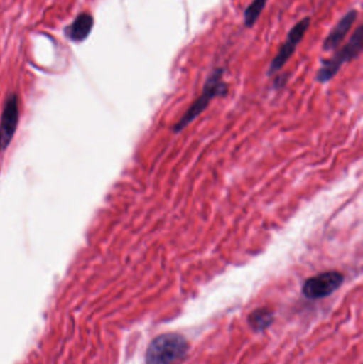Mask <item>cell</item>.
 I'll return each mask as SVG.
<instances>
[{"label":"cell","instance_id":"cell-5","mask_svg":"<svg viewBox=\"0 0 363 364\" xmlns=\"http://www.w3.org/2000/svg\"><path fill=\"white\" fill-rule=\"evenodd\" d=\"M345 279L340 272H324L306 280L303 286V294L308 299H325L339 290Z\"/></svg>","mask_w":363,"mask_h":364},{"label":"cell","instance_id":"cell-1","mask_svg":"<svg viewBox=\"0 0 363 364\" xmlns=\"http://www.w3.org/2000/svg\"><path fill=\"white\" fill-rule=\"evenodd\" d=\"M190 344L185 336L166 333L149 343L145 354L146 364H180L189 353Z\"/></svg>","mask_w":363,"mask_h":364},{"label":"cell","instance_id":"cell-7","mask_svg":"<svg viewBox=\"0 0 363 364\" xmlns=\"http://www.w3.org/2000/svg\"><path fill=\"white\" fill-rule=\"evenodd\" d=\"M358 15H359V12L356 9H352L349 12L345 13L326 36L323 45H322V49L326 53L336 50L340 46L341 43L345 40L353 26L355 25Z\"/></svg>","mask_w":363,"mask_h":364},{"label":"cell","instance_id":"cell-8","mask_svg":"<svg viewBox=\"0 0 363 364\" xmlns=\"http://www.w3.org/2000/svg\"><path fill=\"white\" fill-rule=\"evenodd\" d=\"M94 18L90 13H80L65 29V34L72 42H83L91 33Z\"/></svg>","mask_w":363,"mask_h":364},{"label":"cell","instance_id":"cell-3","mask_svg":"<svg viewBox=\"0 0 363 364\" xmlns=\"http://www.w3.org/2000/svg\"><path fill=\"white\" fill-rule=\"evenodd\" d=\"M363 27L362 25L356 28L355 32L352 34L349 42L336 51L332 57L324 59L321 61L319 70H318L315 80L319 83H326L335 78L342 65L345 63L358 59L362 53L363 44Z\"/></svg>","mask_w":363,"mask_h":364},{"label":"cell","instance_id":"cell-9","mask_svg":"<svg viewBox=\"0 0 363 364\" xmlns=\"http://www.w3.org/2000/svg\"><path fill=\"white\" fill-rule=\"evenodd\" d=\"M275 316L274 312L269 308H258V309L254 310L247 318L249 327L253 329L254 331H264L268 329L271 325L274 323Z\"/></svg>","mask_w":363,"mask_h":364},{"label":"cell","instance_id":"cell-4","mask_svg":"<svg viewBox=\"0 0 363 364\" xmlns=\"http://www.w3.org/2000/svg\"><path fill=\"white\" fill-rule=\"evenodd\" d=\"M310 26L311 17L306 16L300 19V21H298L291 28V30L288 32L285 43L279 48L278 53L273 58L272 62H271L270 66H269L268 76H273V75L278 73L287 64V62L291 59L292 55L296 53L298 45L300 44L303 38L306 36Z\"/></svg>","mask_w":363,"mask_h":364},{"label":"cell","instance_id":"cell-6","mask_svg":"<svg viewBox=\"0 0 363 364\" xmlns=\"http://www.w3.org/2000/svg\"><path fill=\"white\" fill-rule=\"evenodd\" d=\"M19 119L18 100L10 96L4 104L0 122V151H6L16 132Z\"/></svg>","mask_w":363,"mask_h":364},{"label":"cell","instance_id":"cell-10","mask_svg":"<svg viewBox=\"0 0 363 364\" xmlns=\"http://www.w3.org/2000/svg\"><path fill=\"white\" fill-rule=\"evenodd\" d=\"M269 0H253L243 12V23L249 29H251L259 21Z\"/></svg>","mask_w":363,"mask_h":364},{"label":"cell","instance_id":"cell-2","mask_svg":"<svg viewBox=\"0 0 363 364\" xmlns=\"http://www.w3.org/2000/svg\"><path fill=\"white\" fill-rule=\"evenodd\" d=\"M224 72H225L224 68H217L209 75L206 82H205L202 95L192 104L187 112L179 119L178 123L175 125L174 132L178 134V132H183L208 108L209 104L215 98L225 96L227 94L228 85L223 80Z\"/></svg>","mask_w":363,"mask_h":364}]
</instances>
